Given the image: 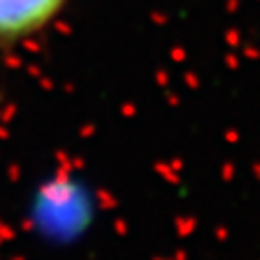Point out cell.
I'll list each match as a JSON object with an SVG mask.
<instances>
[{
    "label": "cell",
    "instance_id": "6da1fadb",
    "mask_svg": "<svg viewBox=\"0 0 260 260\" xmlns=\"http://www.w3.org/2000/svg\"><path fill=\"white\" fill-rule=\"evenodd\" d=\"M68 0H0V44H11L44 30Z\"/></svg>",
    "mask_w": 260,
    "mask_h": 260
}]
</instances>
